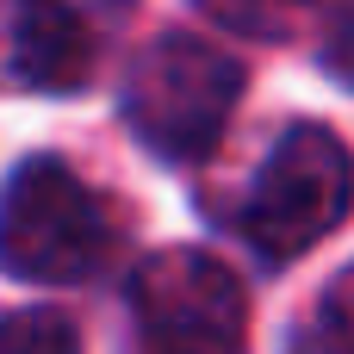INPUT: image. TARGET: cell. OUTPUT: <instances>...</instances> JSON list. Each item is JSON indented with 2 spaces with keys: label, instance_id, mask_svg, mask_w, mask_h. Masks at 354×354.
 Masks as SVG:
<instances>
[{
  "label": "cell",
  "instance_id": "6da1fadb",
  "mask_svg": "<svg viewBox=\"0 0 354 354\" xmlns=\"http://www.w3.org/2000/svg\"><path fill=\"white\" fill-rule=\"evenodd\" d=\"M236 100H243V62L193 31H162L124 75L131 131L168 162H199L224 137Z\"/></svg>",
  "mask_w": 354,
  "mask_h": 354
},
{
  "label": "cell",
  "instance_id": "7a4b0ae2",
  "mask_svg": "<svg viewBox=\"0 0 354 354\" xmlns=\"http://www.w3.org/2000/svg\"><path fill=\"white\" fill-rule=\"evenodd\" d=\"M112 224L87 180L56 156L25 162L0 193V274L25 286H68L106 261Z\"/></svg>",
  "mask_w": 354,
  "mask_h": 354
},
{
  "label": "cell",
  "instance_id": "3957f363",
  "mask_svg": "<svg viewBox=\"0 0 354 354\" xmlns=\"http://www.w3.org/2000/svg\"><path fill=\"white\" fill-rule=\"evenodd\" d=\"M354 205V162L336 131L299 124L280 137L268 156L249 205H243V236L268 261H299L311 243H324Z\"/></svg>",
  "mask_w": 354,
  "mask_h": 354
},
{
  "label": "cell",
  "instance_id": "277c9868",
  "mask_svg": "<svg viewBox=\"0 0 354 354\" xmlns=\"http://www.w3.org/2000/svg\"><path fill=\"white\" fill-rule=\"evenodd\" d=\"M137 354H243V280L205 249H162L131 274Z\"/></svg>",
  "mask_w": 354,
  "mask_h": 354
},
{
  "label": "cell",
  "instance_id": "5b68a950",
  "mask_svg": "<svg viewBox=\"0 0 354 354\" xmlns=\"http://www.w3.org/2000/svg\"><path fill=\"white\" fill-rule=\"evenodd\" d=\"M93 37L62 0H0V93H75Z\"/></svg>",
  "mask_w": 354,
  "mask_h": 354
},
{
  "label": "cell",
  "instance_id": "8992f818",
  "mask_svg": "<svg viewBox=\"0 0 354 354\" xmlns=\"http://www.w3.org/2000/svg\"><path fill=\"white\" fill-rule=\"evenodd\" d=\"M218 25H230V31H243V37H286V31H299L305 19H311V6H324V0H199Z\"/></svg>",
  "mask_w": 354,
  "mask_h": 354
},
{
  "label": "cell",
  "instance_id": "52a82bcc",
  "mask_svg": "<svg viewBox=\"0 0 354 354\" xmlns=\"http://www.w3.org/2000/svg\"><path fill=\"white\" fill-rule=\"evenodd\" d=\"M0 354H81L75 342V324L62 311H12L0 317Z\"/></svg>",
  "mask_w": 354,
  "mask_h": 354
},
{
  "label": "cell",
  "instance_id": "ba28073f",
  "mask_svg": "<svg viewBox=\"0 0 354 354\" xmlns=\"http://www.w3.org/2000/svg\"><path fill=\"white\" fill-rule=\"evenodd\" d=\"M317 348L324 354H354V268L330 280L317 305Z\"/></svg>",
  "mask_w": 354,
  "mask_h": 354
},
{
  "label": "cell",
  "instance_id": "9c48e42d",
  "mask_svg": "<svg viewBox=\"0 0 354 354\" xmlns=\"http://www.w3.org/2000/svg\"><path fill=\"white\" fill-rule=\"evenodd\" d=\"M330 68H336L342 81H354V12L342 19V31L330 37Z\"/></svg>",
  "mask_w": 354,
  "mask_h": 354
}]
</instances>
